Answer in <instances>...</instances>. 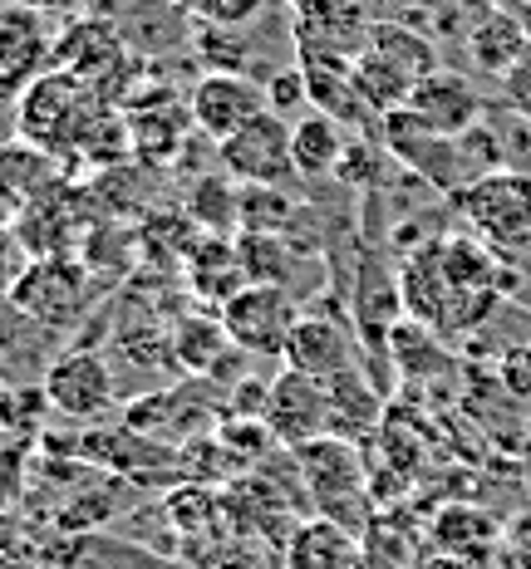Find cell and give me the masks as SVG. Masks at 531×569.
Instances as JSON below:
<instances>
[{
    "mask_svg": "<svg viewBox=\"0 0 531 569\" xmlns=\"http://www.w3.org/2000/svg\"><path fill=\"white\" fill-rule=\"evenodd\" d=\"M16 6H26V10H40V16H59V10H75L79 0H16Z\"/></svg>",
    "mask_w": 531,
    "mask_h": 569,
    "instance_id": "cell-21",
    "label": "cell"
},
{
    "mask_svg": "<svg viewBox=\"0 0 531 569\" xmlns=\"http://www.w3.org/2000/svg\"><path fill=\"white\" fill-rule=\"evenodd\" d=\"M26 496V452L20 447H0V516Z\"/></svg>",
    "mask_w": 531,
    "mask_h": 569,
    "instance_id": "cell-20",
    "label": "cell"
},
{
    "mask_svg": "<svg viewBox=\"0 0 531 569\" xmlns=\"http://www.w3.org/2000/svg\"><path fill=\"white\" fill-rule=\"evenodd\" d=\"M271 109V93L256 79L236 74V69H212L193 84L187 99V118L197 123V133H207L212 142H227L236 128H246L256 113Z\"/></svg>",
    "mask_w": 531,
    "mask_h": 569,
    "instance_id": "cell-6",
    "label": "cell"
},
{
    "mask_svg": "<svg viewBox=\"0 0 531 569\" xmlns=\"http://www.w3.org/2000/svg\"><path fill=\"white\" fill-rule=\"evenodd\" d=\"M45 402L55 412L75 422H94L118 402V383H114V369L104 363V353L94 349H69L45 369Z\"/></svg>",
    "mask_w": 531,
    "mask_h": 569,
    "instance_id": "cell-5",
    "label": "cell"
},
{
    "mask_svg": "<svg viewBox=\"0 0 531 569\" xmlns=\"http://www.w3.org/2000/svg\"><path fill=\"white\" fill-rule=\"evenodd\" d=\"M217 315H222V325H227L236 349L266 353V359L276 353L281 359L291 343L295 319H301V305H295V295L286 284H242Z\"/></svg>",
    "mask_w": 531,
    "mask_h": 569,
    "instance_id": "cell-3",
    "label": "cell"
},
{
    "mask_svg": "<svg viewBox=\"0 0 531 569\" xmlns=\"http://www.w3.org/2000/svg\"><path fill=\"white\" fill-rule=\"evenodd\" d=\"M85 270H75L69 260H45V266H35L20 276L16 284V305L35 319H45V325H59V319H69L85 305Z\"/></svg>",
    "mask_w": 531,
    "mask_h": 569,
    "instance_id": "cell-12",
    "label": "cell"
},
{
    "mask_svg": "<svg viewBox=\"0 0 531 569\" xmlns=\"http://www.w3.org/2000/svg\"><path fill=\"white\" fill-rule=\"evenodd\" d=\"M360 569H364V565H360Z\"/></svg>",
    "mask_w": 531,
    "mask_h": 569,
    "instance_id": "cell-22",
    "label": "cell"
},
{
    "mask_svg": "<svg viewBox=\"0 0 531 569\" xmlns=\"http://www.w3.org/2000/svg\"><path fill=\"white\" fill-rule=\"evenodd\" d=\"M262 422L271 427L276 442H286V447L301 452L305 442H315V437L330 432V393H325V383H315V378L286 369L276 383L266 388Z\"/></svg>",
    "mask_w": 531,
    "mask_h": 569,
    "instance_id": "cell-7",
    "label": "cell"
},
{
    "mask_svg": "<svg viewBox=\"0 0 531 569\" xmlns=\"http://www.w3.org/2000/svg\"><path fill=\"white\" fill-rule=\"evenodd\" d=\"M217 158H222V168H227V177H236L242 187H281L295 172L286 113H276V109L256 113L252 123L236 128L227 142H217Z\"/></svg>",
    "mask_w": 531,
    "mask_h": 569,
    "instance_id": "cell-4",
    "label": "cell"
},
{
    "mask_svg": "<svg viewBox=\"0 0 531 569\" xmlns=\"http://www.w3.org/2000/svg\"><path fill=\"white\" fill-rule=\"evenodd\" d=\"M286 363L295 373L315 378V383H330V378L350 373L354 369L350 329L330 315H301L291 329V343H286Z\"/></svg>",
    "mask_w": 531,
    "mask_h": 569,
    "instance_id": "cell-10",
    "label": "cell"
},
{
    "mask_svg": "<svg viewBox=\"0 0 531 569\" xmlns=\"http://www.w3.org/2000/svg\"><path fill=\"white\" fill-rule=\"evenodd\" d=\"M291 158L301 177H325L340 168L345 158V133H340V118L330 113H305L301 123H291Z\"/></svg>",
    "mask_w": 531,
    "mask_h": 569,
    "instance_id": "cell-14",
    "label": "cell"
},
{
    "mask_svg": "<svg viewBox=\"0 0 531 569\" xmlns=\"http://www.w3.org/2000/svg\"><path fill=\"white\" fill-rule=\"evenodd\" d=\"M16 123H20V133H26V142H35V148H45V152L85 148L104 123L99 89H94L89 79L69 74V69H45L40 79H30V84L20 89Z\"/></svg>",
    "mask_w": 531,
    "mask_h": 569,
    "instance_id": "cell-1",
    "label": "cell"
},
{
    "mask_svg": "<svg viewBox=\"0 0 531 569\" xmlns=\"http://www.w3.org/2000/svg\"><path fill=\"white\" fill-rule=\"evenodd\" d=\"M522 30H517V20L507 16H492L482 30H472V59H478V69H488V74H512L517 64H522Z\"/></svg>",
    "mask_w": 531,
    "mask_h": 569,
    "instance_id": "cell-18",
    "label": "cell"
},
{
    "mask_svg": "<svg viewBox=\"0 0 531 569\" xmlns=\"http://www.w3.org/2000/svg\"><path fill=\"white\" fill-rule=\"evenodd\" d=\"M242 284H252L242 270V251L227 246L222 236H207V241L193 251V290L207 295V300H217V305H227Z\"/></svg>",
    "mask_w": 531,
    "mask_h": 569,
    "instance_id": "cell-15",
    "label": "cell"
},
{
    "mask_svg": "<svg viewBox=\"0 0 531 569\" xmlns=\"http://www.w3.org/2000/svg\"><path fill=\"white\" fill-rule=\"evenodd\" d=\"M187 16L203 20L212 30H242L266 10V0H183Z\"/></svg>",
    "mask_w": 531,
    "mask_h": 569,
    "instance_id": "cell-19",
    "label": "cell"
},
{
    "mask_svg": "<svg viewBox=\"0 0 531 569\" xmlns=\"http://www.w3.org/2000/svg\"><path fill=\"white\" fill-rule=\"evenodd\" d=\"M404 109L413 118H423V123H429L433 133H443V138H463V133H472V128L482 123L478 89H472L463 74H448V69H433V74H423L419 84H413Z\"/></svg>",
    "mask_w": 531,
    "mask_h": 569,
    "instance_id": "cell-9",
    "label": "cell"
},
{
    "mask_svg": "<svg viewBox=\"0 0 531 569\" xmlns=\"http://www.w3.org/2000/svg\"><path fill=\"white\" fill-rule=\"evenodd\" d=\"M227 349H232V335H227V325H222V315L183 319L177 335H173V359L193 373H212Z\"/></svg>",
    "mask_w": 531,
    "mask_h": 569,
    "instance_id": "cell-16",
    "label": "cell"
},
{
    "mask_svg": "<svg viewBox=\"0 0 531 569\" xmlns=\"http://www.w3.org/2000/svg\"><path fill=\"white\" fill-rule=\"evenodd\" d=\"M55 40L50 20L40 10H26L16 0H0V79L26 89L45 69H55Z\"/></svg>",
    "mask_w": 531,
    "mask_h": 569,
    "instance_id": "cell-8",
    "label": "cell"
},
{
    "mask_svg": "<svg viewBox=\"0 0 531 569\" xmlns=\"http://www.w3.org/2000/svg\"><path fill=\"white\" fill-rule=\"evenodd\" d=\"M124 59H128L124 34L114 30V20H99V16L75 20L55 40V69H69V74L89 79V84H104V74L118 69Z\"/></svg>",
    "mask_w": 531,
    "mask_h": 569,
    "instance_id": "cell-11",
    "label": "cell"
},
{
    "mask_svg": "<svg viewBox=\"0 0 531 569\" xmlns=\"http://www.w3.org/2000/svg\"><path fill=\"white\" fill-rule=\"evenodd\" d=\"M286 569H360V540L345 520L315 516L291 530Z\"/></svg>",
    "mask_w": 531,
    "mask_h": 569,
    "instance_id": "cell-13",
    "label": "cell"
},
{
    "mask_svg": "<svg viewBox=\"0 0 531 569\" xmlns=\"http://www.w3.org/2000/svg\"><path fill=\"white\" fill-rule=\"evenodd\" d=\"M301 201L286 197L281 187H242V207H236V227L246 236H281L295 227Z\"/></svg>",
    "mask_w": 531,
    "mask_h": 569,
    "instance_id": "cell-17",
    "label": "cell"
},
{
    "mask_svg": "<svg viewBox=\"0 0 531 569\" xmlns=\"http://www.w3.org/2000/svg\"><path fill=\"white\" fill-rule=\"evenodd\" d=\"M458 211L482 236V246H492L498 256L527 251L531 246V172L498 168V172L472 177L468 187H458Z\"/></svg>",
    "mask_w": 531,
    "mask_h": 569,
    "instance_id": "cell-2",
    "label": "cell"
}]
</instances>
